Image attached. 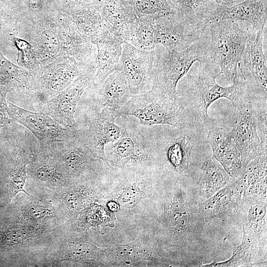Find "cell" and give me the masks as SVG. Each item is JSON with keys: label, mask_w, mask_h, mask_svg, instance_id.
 I'll list each match as a JSON object with an SVG mask.
<instances>
[{"label": "cell", "mask_w": 267, "mask_h": 267, "mask_svg": "<svg viewBox=\"0 0 267 267\" xmlns=\"http://www.w3.org/2000/svg\"><path fill=\"white\" fill-rule=\"evenodd\" d=\"M158 210L153 218L152 232L160 252L165 248L169 258L185 266L184 262L197 257L204 239L206 221L199 210V202L189 197L177 186L155 197Z\"/></svg>", "instance_id": "6da1fadb"}, {"label": "cell", "mask_w": 267, "mask_h": 267, "mask_svg": "<svg viewBox=\"0 0 267 267\" xmlns=\"http://www.w3.org/2000/svg\"><path fill=\"white\" fill-rule=\"evenodd\" d=\"M119 138L105 147L104 160L113 172L155 171L160 164L151 140L141 133L135 117L122 114Z\"/></svg>", "instance_id": "7a4b0ae2"}, {"label": "cell", "mask_w": 267, "mask_h": 267, "mask_svg": "<svg viewBox=\"0 0 267 267\" xmlns=\"http://www.w3.org/2000/svg\"><path fill=\"white\" fill-rule=\"evenodd\" d=\"M154 51L152 89L174 100L178 98L177 87L178 82L188 74L195 62L216 64L211 49L210 31L184 50L155 48Z\"/></svg>", "instance_id": "3957f363"}, {"label": "cell", "mask_w": 267, "mask_h": 267, "mask_svg": "<svg viewBox=\"0 0 267 267\" xmlns=\"http://www.w3.org/2000/svg\"><path fill=\"white\" fill-rule=\"evenodd\" d=\"M218 66L213 63H200L197 74H187L186 77V92L197 105L199 115L206 124L209 122L208 108L217 100L226 98L235 109L251 95L241 62L238 64L232 85L228 87L222 86L216 82L217 77L220 75L217 72Z\"/></svg>", "instance_id": "277c9868"}, {"label": "cell", "mask_w": 267, "mask_h": 267, "mask_svg": "<svg viewBox=\"0 0 267 267\" xmlns=\"http://www.w3.org/2000/svg\"><path fill=\"white\" fill-rule=\"evenodd\" d=\"M155 171L111 172L101 199L116 219L126 223L134 210L146 198H154Z\"/></svg>", "instance_id": "5b68a950"}, {"label": "cell", "mask_w": 267, "mask_h": 267, "mask_svg": "<svg viewBox=\"0 0 267 267\" xmlns=\"http://www.w3.org/2000/svg\"><path fill=\"white\" fill-rule=\"evenodd\" d=\"M233 20L211 22L209 26L212 54L220 75L232 83L249 39L256 33L251 27Z\"/></svg>", "instance_id": "8992f818"}, {"label": "cell", "mask_w": 267, "mask_h": 267, "mask_svg": "<svg viewBox=\"0 0 267 267\" xmlns=\"http://www.w3.org/2000/svg\"><path fill=\"white\" fill-rule=\"evenodd\" d=\"M118 111L138 119L140 126L165 125L180 129L186 121L178 98L173 99L155 89L132 95Z\"/></svg>", "instance_id": "52a82bcc"}, {"label": "cell", "mask_w": 267, "mask_h": 267, "mask_svg": "<svg viewBox=\"0 0 267 267\" xmlns=\"http://www.w3.org/2000/svg\"><path fill=\"white\" fill-rule=\"evenodd\" d=\"M47 148L61 162L71 180L76 183L103 179L111 173L104 162L84 145L77 130L73 137L53 143Z\"/></svg>", "instance_id": "ba28073f"}, {"label": "cell", "mask_w": 267, "mask_h": 267, "mask_svg": "<svg viewBox=\"0 0 267 267\" xmlns=\"http://www.w3.org/2000/svg\"><path fill=\"white\" fill-rule=\"evenodd\" d=\"M109 267H180L160 253L153 232H141L132 242L102 248Z\"/></svg>", "instance_id": "9c48e42d"}, {"label": "cell", "mask_w": 267, "mask_h": 267, "mask_svg": "<svg viewBox=\"0 0 267 267\" xmlns=\"http://www.w3.org/2000/svg\"><path fill=\"white\" fill-rule=\"evenodd\" d=\"M120 115L118 111L110 108L99 111L92 108L85 125L76 129L78 137L95 157L104 161L106 145L119 138L121 129L116 121Z\"/></svg>", "instance_id": "30bf717a"}, {"label": "cell", "mask_w": 267, "mask_h": 267, "mask_svg": "<svg viewBox=\"0 0 267 267\" xmlns=\"http://www.w3.org/2000/svg\"><path fill=\"white\" fill-rule=\"evenodd\" d=\"M209 24L193 22L176 14L157 18L155 45L167 50H184L209 31Z\"/></svg>", "instance_id": "8fae6325"}, {"label": "cell", "mask_w": 267, "mask_h": 267, "mask_svg": "<svg viewBox=\"0 0 267 267\" xmlns=\"http://www.w3.org/2000/svg\"><path fill=\"white\" fill-rule=\"evenodd\" d=\"M232 130L230 132L240 153L243 167L255 158L267 154L257 132L255 110L252 95L233 109Z\"/></svg>", "instance_id": "7c38bea8"}, {"label": "cell", "mask_w": 267, "mask_h": 267, "mask_svg": "<svg viewBox=\"0 0 267 267\" xmlns=\"http://www.w3.org/2000/svg\"><path fill=\"white\" fill-rule=\"evenodd\" d=\"M7 104L9 117L32 132L39 142L40 149H45L54 142L66 141L76 134V129L64 128L43 112L25 110L8 101Z\"/></svg>", "instance_id": "4fadbf2b"}, {"label": "cell", "mask_w": 267, "mask_h": 267, "mask_svg": "<svg viewBox=\"0 0 267 267\" xmlns=\"http://www.w3.org/2000/svg\"><path fill=\"white\" fill-rule=\"evenodd\" d=\"M154 50H140L126 41L123 42L118 68L123 72L133 95L152 89Z\"/></svg>", "instance_id": "5bb4252c"}, {"label": "cell", "mask_w": 267, "mask_h": 267, "mask_svg": "<svg viewBox=\"0 0 267 267\" xmlns=\"http://www.w3.org/2000/svg\"><path fill=\"white\" fill-rule=\"evenodd\" d=\"M93 75H84L59 92L43 105V112L49 116L65 128L75 130V113L85 88L89 85Z\"/></svg>", "instance_id": "9a60e30c"}, {"label": "cell", "mask_w": 267, "mask_h": 267, "mask_svg": "<svg viewBox=\"0 0 267 267\" xmlns=\"http://www.w3.org/2000/svg\"><path fill=\"white\" fill-rule=\"evenodd\" d=\"M264 29H262L249 39L242 61L246 70L242 69L245 77L253 80V84H247L249 89L258 96L267 98V62L264 50Z\"/></svg>", "instance_id": "2e32d148"}, {"label": "cell", "mask_w": 267, "mask_h": 267, "mask_svg": "<svg viewBox=\"0 0 267 267\" xmlns=\"http://www.w3.org/2000/svg\"><path fill=\"white\" fill-rule=\"evenodd\" d=\"M97 9L109 31L128 42L137 18L129 0H99Z\"/></svg>", "instance_id": "e0dca14e"}, {"label": "cell", "mask_w": 267, "mask_h": 267, "mask_svg": "<svg viewBox=\"0 0 267 267\" xmlns=\"http://www.w3.org/2000/svg\"><path fill=\"white\" fill-rule=\"evenodd\" d=\"M243 193L239 178L207 199L199 202V210L206 222L215 219L223 221L235 217Z\"/></svg>", "instance_id": "ac0fdd59"}, {"label": "cell", "mask_w": 267, "mask_h": 267, "mask_svg": "<svg viewBox=\"0 0 267 267\" xmlns=\"http://www.w3.org/2000/svg\"><path fill=\"white\" fill-rule=\"evenodd\" d=\"M222 20L247 22L255 33L265 29L267 20V0H244L229 6L218 5L211 14L210 22Z\"/></svg>", "instance_id": "d6986e66"}, {"label": "cell", "mask_w": 267, "mask_h": 267, "mask_svg": "<svg viewBox=\"0 0 267 267\" xmlns=\"http://www.w3.org/2000/svg\"><path fill=\"white\" fill-rule=\"evenodd\" d=\"M207 141L210 145L213 157L233 178L243 173L240 153L230 132L220 127H212L208 132Z\"/></svg>", "instance_id": "ffe728a7"}, {"label": "cell", "mask_w": 267, "mask_h": 267, "mask_svg": "<svg viewBox=\"0 0 267 267\" xmlns=\"http://www.w3.org/2000/svg\"><path fill=\"white\" fill-rule=\"evenodd\" d=\"M235 217L243 225V231L253 241L267 247V199L242 196Z\"/></svg>", "instance_id": "44dd1931"}, {"label": "cell", "mask_w": 267, "mask_h": 267, "mask_svg": "<svg viewBox=\"0 0 267 267\" xmlns=\"http://www.w3.org/2000/svg\"><path fill=\"white\" fill-rule=\"evenodd\" d=\"M95 90V105L119 111L133 95L127 79L120 70L111 73Z\"/></svg>", "instance_id": "7402d4cb"}, {"label": "cell", "mask_w": 267, "mask_h": 267, "mask_svg": "<svg viewBox=\"0 0 267 267\" xmlns=\"http://www.w3.org/2000/svg\"><path fill=\"white\" fill-rule=\"evenodd\" d=\"M124 41L107 30L95 43L97 46V70L92 80L94 88L118 68Z\"/></svg>", "instance_id": "603a6c76"}, {"label": "cell", "mask_w": 267, "mask_h": 267, "mask_svg": "<svg viewBox=\"0 0 267 267\" xmlns=\"http://www.w3.org/2000/svg\"><path fill=\"white\" fill-rule=\"evenodd\" d=\"M238 178L243 188V196L267 199V154L251 160Z\"/></svg>", "instance_id": "cb8c5ba5"}, {"label": "cell", "mask_w": 267, "mask_h": 267, "mask_svg": "<svg viewBox=\"0 0 267 267\" xmlns=\"http://www.w3.org/2000/svg\"><path fill=\"white\" fill-rule=\"evenodd\" d=\"M267 265V247L253 241L243 232L241 243L232 255L222 262H214L200 267H253Z\"/></svg>", "instance_id": "d4e9b609"}, {"label": "cell", "mask_w": 267, "mask_h": 267, "mask_svg": "<svg viewBox=\"0 0 267 267\" xmlns=\"http://www.w3.org/2000/svg\"><path fill=\"white\" fill-rule=\"evenodd\" d=\"M229 175L213 157L204 161L198 181L201 201L205 200L230 182Z\"/></svg>", "instance_id": "484cf974"}, {"label": "cell", "mask_w": 267, "mask_h": 267, "mask_svg": "<svg viewBox=\"0 0 267 267\" xmlns=\"http://www.w3.org/2000/svg\"><path fill=\"white\" fill-rule=\"evenodd\" d=\"M164 143L163 149L155 150L157 154L163 153L164 160L175 172L181 174L188 168L192 146L186 135L177 136Z\"/></svg>", "instance_id": "4316f807"}, {"label": "cell", "mask_w": 267, "mask_h": 267, "mask_svg": "<svg viewBox=\"0 0 267 267\" xmlns=\"http://www.w3.org/2000/svg\"><path fill=\"white\" fill-rule=\"evenodd\" d=\"M175 14L191 21L210 23L211 14L218 5L214 0H167Z\"/></svg>", "instance_id": "83f0119b"}, {"label": "cell", "mask_w": 267, "mask_h": 267, "mask_svg": "<svg viewBox=\"0 0 267 267\" xmlns=\"http://www.w3.org/2000/svg\"><path fill=\"white\" fill-rule=\"evenodd\" d=\"M151 16L137 17L128 43L136 48L144 50H153L155 44L156 19Z\"/></svg>", "instance_id": "f1b7e54d"}, {"label": "cell", "mask_w": 267, "mask_h": 267, "mask_svg": "<svg viewBox=\"0 0 267 267\" xmlns=\"http://www.w3.org/2000/svg\"><path fill=\"white\" fill-rule=\"evenodd\" d=\"M79 75L75 66L62 67L52 72L45 80L46 89L39 95L42 102L45 103L70 85Z\"/></svg>", "instance_id": "f546056e"}, {"label": "cell", "mask_w": 267, "mask_h": 267, "mask_svg": "<svg viewBox=\"0 0 267 267\" xmlns=\"http://www.w3.org/2000/svg\"><path fill=\"white\" fill-rule=\"evenodd\" d=\"M137 17L151 16L159 18L175 14L167 0H129Z\"/></svg>", "instance_id": "4dcf8cb0"}, {"label": "cell", "mask_w": 267, "mask_h": 267, "mask_svg": "<svg viewBox=\"0 0 267 267\" xmlns=\"http://www.w3.org/2000/svg\"><path fill=\"white\" fill-rule=\"evenodd\" d=\"M55 161L50 159L38 165L35 171L36 178L42 182H55L64 179L71 180L61 163Z\"/></svg>", "instance_id": "1f68e13d"}, {"label": "cell", "mask_w": 267, "mask_h": 267, "mask_svg": "<svg viewBox=\"0 0 267 267\" xmlns=\"http://www.w3.org/2000/svg\"><path fill=\"white\" fill-rule=\"evenodd\" d=\"M21 83V75L16 67L0 52V84L9 87L12 84Z\"/></svg>", "instance_id": "d6a6232c"}, {"label": "cell", "mask_w": 267, "mask_h": 267, "mask_svg": "<svg viewBox=\"0 0 267 267\" xmlns=\"http://www.w3.org/2000/svg\"><path fill=\"white\" fill-rule=\"evenodd\" d=\"M255 110L258 134L263 146L267 149V105L259 111Z\"/></svg>", "instance_id": "836d02e7"}, {"label": "cell", "mask_w": 267, "mask_h": 267, "mask_svg": "<svg viewBox=\"0 0 267 267\" xmlns=\"http://www.w3.org/2000/svg\"><path fill=\"white\" fill-rule=\"evenodd\" d=\"M42 43L51 53H57L60 49V43L57 35L50 30H45L41 35Z\"/></svg>", "instance_id": "e575fe53"}, {"label": "cell", "mask_w": 267, "mask_h": 267, "mask_svg": "<svg viewBox=\"0 0 267 267\" xmlns=\"http://www.w3.org/2000/svg\"><path fill=\"white\" fill-rule=\"evenodd\" d=\"M25 238V234L19 230L9 232L5 236L4 243L8 245H13L20 243Z\"/></svg>", "instance_id": "d590c367"}, {"label": "cell", "mask_w": 267, "mask_h": 267, "mask_svg": "<svg viewBox=\"0 0 267 267\" xmlns=\"http://www.w3.org/2000/svg\"><path fill=\"white\" fill-rule=\"evenodd\" d=\"M48 213L47 210L40 206L31 207L26 213L27 216L33 218H42L45 217Z\"/></svg>", "instance_id": "8d00e7d4"}, {"label": "cell", "mask_w": 267, "mask_h": 267, "mask_svg": "<svg viewBox=\"0 0 267 267\" xmlns=\"http://www.w3.org/2000/svg\"><path fill=\"white\" fill-rule=\"evenodd\" d=\"M7 108L0 107V135L3 134L10 119L7 112Z\"/></svg>", "instance_id": "74e56055"}, {"label": "cell", "mask_w": 267, "mask_h": 267, "mask_svg": "<svg viewBox=\"0 0 267 267\" xmlns=\"http://www.w3.org/2000/svg\"><path fill=\"white\" fill-rule=\"evenodd\" d=\"M9 92L8 88L0 84V107L7 108L6 95Z\"/></svg>", "instance_id": "f35d334b"}, {"label": "cell", "mask_w": 267, "mask_h": 267, "mask_svg": "<svg viewBox=\"0 0 267 267\" xmlns=\"http://www.w3.org/2000/svg\"><path fill=\"white\" fill-rule=\"evenodd\" d=\"M218 5L231 6L237 4L244 0H214Z\"/></svg>", "instance_id": "ab89813d"}, {"label": "cell", "mask_w": 267, "mask_h": 267, "mask_svg": "<svg viewBox=\"0 0 267 267\" xmlns=\"http://www.w3.org/2000/svg\"><path fill=\"white\" fill-rule=\"evenodd\" d=\"M30 6L33 9H38L41 6V0H29Z\"/></svg>", "instance_id": "60d3db41"}, {"label": "cell", "mask_w": 267, "mask_h": 267, "mask_svg": "<svg viewBox=\"0 0 267 267\" xmlns=\"http://www.w3.org/2000/svg\"></svg>", "instance_id": "b9f144b4"}]
</instances>
